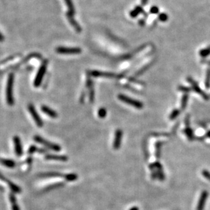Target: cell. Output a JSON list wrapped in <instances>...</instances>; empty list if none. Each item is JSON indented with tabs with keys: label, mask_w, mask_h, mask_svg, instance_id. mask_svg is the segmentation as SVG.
<instances>
[{
	"label": "cell",
	"mask_w": 210,
	"mask_h": 210,
	"mask_svg": "<svg viewBox=\"0 0 210 210\" xmlns=\"http://www.w3.org/2000/svg\"><path fill=\"white\" fill-rule=\"evenodd\" d=\"M65 179L68 182H73L78 179V175L75 173H69L66 174L64 176Z\"/></svg>",
	"instance_id": "4316f807"
},
{
	"label": "cell",
	"mask_w": 210,
	"mask_h": 210,
	"mask_svg": "<svg viewBox=\"0 0 210 210\" xmlns=\"http://www.w3.org/2000/svg\"><path fill=\"white\" fill-rule=\"evenodd\" d=\"M14 144V150H15L16 154L18 156H20L23 155V146L22 143L19 137L14 136L13 138Z\"/></svg>",
	"instance_id": "8fae6325"
},
{
	"label": "cell",
	"mask_w": 210,
	"mask_h": 210,
	"mask_svg": "<svg viewBox=\"0 0 210 210\" xmlns=\"http://www.w3.org/2000/svg\"><path fill=\"white\" fill-rule=\"evenodd\" d=\"M9 199L10 203H11L12 205V210H20L19 207H18V205L17 203V201H16V197L14 196L13 193H10L9 194Z\"/></svg>",
	"instance_id": "e0dca14e"
},
{
	"label": "cell",
	"mask_w": 210,
	"mask_h": 210,
	"mask_svg": "<svg viewBox=\"0 0 210 210\" xmlns=\"http://www.w3.org/2000/svg\"><path fill=\"white\" fill-rule=\"evenodd\" d=\"M146 23V21H145L144 19H140L139 20V25L141 26H144V25Z\"/></svg>",
	"instance_id": "f35d334b"
},
{
	"label": "cell",
	"mask_w": 210,
	"mask_h": 210,
	"mask_svg": "<svg viewBox=\"0 0 210 210\" xmlns=\"http://www.w3.org/2000/svg\"><path fill=\"white\" fill-rule=\"evenodd\" d=\"M13 84L14 74L10 73L8 75L7 87H6V101L9 106H13L14 101L13 98Z\"/></svg>",
	"instance_id": "6da1fadb"
},
{
	"label": "cell",
	"mask_w": 210,
	"mask_h": 210,
	"mask_svg": "<svg viewBox=\"0 0 210 210\" xmlns=\"http://www.w3.org/2000/svg\"><path fill=\"white\" fill-rule=\"evenodd\" d=\"M209 197V192L207 190H203L199 197L198 203H197V210H204L205 204Z\"/></svg>",
	"instance_id": "ba28073f"
},
{
	"label": "cell",
	"mask_w": 210,
	"mask_h": 210,
	"mask_svg": "<svg viewBox=\"0 0 210 210\" xmlns=\"http://www.w3.org/2000/svg\"><path fill=\"white\" fill-rule=\"evenodd\" d=\"M188 100V94L187 93H184L182 97L181 100V109L182 110H184L186 108L187 103Z\"/></svg>",
	"instance_id": "d4e9b609"
},
{
	"label": "cell",
	"mask_w": 210,
	"mask_h": 210,
	"mask_svg": "<svg viewBox=\"0 0 210 210\" xmlns=\"http://www.w3.org/2000/svg\"><path fill=\"white\" fill-rule=\"evenodd\" d=\"M148 0H141V3H142V6H146L148 4Z\"/></svg>",
	"instance_id": "ab89813d"
},
{
	"label": "cell",
	"mask_w": 210,
	"mask_h": 210,
	"mask_svg": "<svg viewBox=\"0 0 210 210\" xmlns=\"http://www.w3.org/2000/svg\"><path fill=\"white\" fill-rule=\"evenodd\" d=\"M47 61H44L42 64L40 68H39L38 72H37L36 76H35V80H34V86L35 87H38L40 84L42 83V79L44 76L46 71H47Z\"/></svg>",
	"instance_id": "5b68a950"
},
{
	"label": "cell",
	"mask_w": 210,
	"mask_h": 210,
	"mask_svg": "<svg viewBox=\"0 0 210 210\" xmlns=\"http://www.w3.org/2000/svg\"><path fill=\"white\" fill-rule=\"evenodd\" d=\"M41 110L43 112H44L46 114L49 116L50 117L53 118H55L58 117V114L56 111L52 110L51 108H50L49 107L46 106H42L41 107Z\"/></svg>",
	"instance_id": "5bb4252c"
},
{
	"label": "cell",
	"mask_w": 210,
	"mask_h": 210,
	"mask_svg": "<svg viewBox=\"0 0 210 210\" xmlns=\"http://www.w3.org/2000/svg\"><path fill=\"white\" fill-rule=\"evenodd\" d=\"M28 110L30 112V114L31 115V116L33 117V121H35V124L38 127H42L44 126V122L42 121V120L41 119L40 116L38 114V113L37 112L36 110H35L34 106L33 104H29L28 105Z\"/></svg>",
	"instance_id": "8992f818"
},
{
	"label": "cell",
	"mask_w": 210,
	"mask_h": 210,
	"mask_svg": "<svg viewBox=\"0 0 210 210\" xmlns=\"http://www.w3.org/2000/svg\"><path fill=\"white\" fill-rule=\"evenodd\" d=\"M66 16H67V18H68V20H69V22H70V23L73 27V28H74L75 30H76L78 33L81 32V31H82L81 27L80 26L79 24L76 22V20H75L74 18H73V16L71 15V14H69V13H67Z\"/></svg>",
	"instance_id": "4fadbf2b"
},
{
	"label": "cell",
	"mask_w": 210,
	"mask_h": 210,
	"mask_svg": "<svg viewBox=\"0 0 210 210\" xmlns=\"http://www.w3.org/2000/svg\"><path fill=\"white\" fill-rule=\"evenodd\" d=\"M129 210H140V209H139V207L137 206H134L133 207H131V209H129Z\"/></svg>",
	"instance_id": "7bdbcfd3"
},
{
	"label": "cell",
	"mask_w": 210,
	"mask_h": 210,
	"mask_svg": "<svg viewBox=\"0 0 210 210\" xmlns=\"http://www.w3.org/2000/svg\"><path fill=\"white\" fill-rule=\"evenodd\" d=\"M123 131L121 129H117L115 132L114 139L113 142V148L114 150H118L121 148V143H122V138H123Z\"/></svg>",
	"instance_id": "9c48e42d"
},
{
	"label": "cell",
	"mask_w": 210,
	"mask_h": 210,
	"mask_svg": "<svg viewBox=\"0 0 210 210\" xmlns=\"http://www.w3.org/2000/svg\"><path fill=\"white\" fill-rule=\"evenodd\" d=\"M87 86L90 90V101H91V102H93L94 95L93 85V82H92L90 79H88Z\"/></svg>",
	"instance_id": "44dd1931"
},
{
	"label": "cell",
	"mask_w": 210,
	"mask_h": 210,
	"mask_svg": "<svg viewBox=\"0 0 210 210\" xmlns=\"http://www.w3.org/2000/svg\"><path fill=\"white\" fill-rule=\"evenodd\" d=\"M37 148H37L35 146H31L30 148H29L28 153L29 154H33V153L37 152Z\"/></svg>",
	"instance_id": "e575fe53"
},
{
	"label": "cell",
	"mask_w": 210,
	"mask_h": 210,
	"mask_svg": "<svg viewBox=\"0 0 210 210\" xmlns=\"http://www.w3.org/2000/svg\"><path fill=\"white\" fill-rule=\"evenodd\" d=\"M56 52L62 54H75L80 53L82 52V49L78 47L70 48L59 47L56 48Z\"/></svg>",
	"instance_id": "52a82bcc"
},
{
	"label": "cell",
	"mask_w": 210,
	"mask_h": 210,
	"mask_svg": "<svg viewBox=\"0 0 210 210\" xmlns=\"http://www.w3.org/2000/svg\"><path fill=\"white\" fill-rule=\"evenodd\" d=\"M65 1H66V5L67 6H68V13L70 14L71 15H74L75 14V8H74V6H73V2L71 0H65Z\"/></svg>",
	"instance_id": "7402d4cb"
},
{
	"label": "cell",
	"mask_w": 210,
	"mask_h": 210,
	"mask_svg": "<svg viewBox=\"0 0 210 210\" xmlns=\"http://www.w3.org/2000/svg\"><path fill=\"white\" fill-rule=\"evenodd\" d=\"M153 164H154L155 170H156L157 178L161 182L164 181L165 179V175L164 174L163 165H161L159 161H156V162L153 163Z\"/></svg>",
	"instance_id": "30bf717a"
},
{
	"label": "cell",
	"mask_w": 210,
	"mask_h": 210,
	"mask_svg": "<svg viewBox=\"0 0 210 210\" xmlns=\"http://www.w3.org/2000/svg\"><path fill=\"white\" fill-rule=\"evenodd\" d=\"M65 175L58 172H47V173H40L39 177L40 178H56V177H64Z\"/></svg>",
	"instance_id": "2e32d148"
},
{
	"label": "cell",
	"mask_w": 210,
	"mask_h": 210,
	"mask_svg": "<svg viewBox=\"0 0 210 210\" xmlns=\"http://www.w3.org/2000/svg\"><path fill=\"white\" fill-rule=\"evenodd\" d=\"M4 35L1 34V32H0V42L4 41Z\"/></svg>",
	"instance_id": "ee69618b"
},
{
	"label": "cell",
	"mask_w": 210,
	"mask_h": 210,
	"mask_svg": "<svg viewBox=\"0 0 210 210\" xmlns=\"http://www.w3.org/2000/svg\"><path fill=\"white\" fill-rule=\"evenodd\" d=\"M185 125L186 127L190 126V116L189 115H187L185 118Z\"/></svg>",
	"instance_id": "74e56055"
},
{
	"label": "cell",
	"mask_w": 210,
	"mask_h": 210,
	"mask_svg": "<svg viewBox=\"0 0 210 210\" xmlns=\"http://www.w3.org/2000/svg\"><path fill=\"white\" fill-rule=\"evenodd\" d=\"M205 87L207 89L210 88V68H207L206 71V76H205Z\"/></svg>",
	"instance_id": "484cf974"
},
{
	"label": "cell",
	"mask_w": 210,
	"mask_h": 210,
	"mask_svg": "<svg viewBox=\"0 0 210 210\" xmlns=\"http://www.w3.org/2000/svg\"><path fill=\"white\" fill-rule=\"evenodd\" d=\"M64 186V183L63 182H59V183H56V184H51V185H49L46 187L44 188V192H47V191H49L51 190H53V189L57 188H60V187H62Z\"/></svg>",
	"instance_id": "603a6c76"
},
{
	"label": "cell",
	"mask_w": 210,
	"mask_h": 210,
	"mask_svg": "<svg viewBox=\"0 0 210 210\" xmlns=\"http://www.w3.org/2000/svg\"><path fill=\"white\" fill-rule=\"evenodd\" d=\"M178 89L181 92H183L184 93H187L188 94V93H190L191 91H192V88L190 87H184V86H179L178 87Z\"/></svg>",
	"instance_id": "f546056e"
},
{
	"label": "cell",
	"mask_w": 210,
	"mask_h": 210,
	"mask_svg": "<svg viewBox=\"0 0 210 210\" xmlns=\"http://www.w3.org/2000/svg\"><path fill=\"white\" fill-rule=\"evenodd\" d=\"M187 81H188V82L189 84H190V85L192 86V91H194L196 92L197 93H198L199 94H200V95L205 100L207 101V100L209 99V98H210L209 96L206 93H205V92L203 91L200 87H199L198 83H197V82L195 81L192 77L188 76V78H187Z\"/></svg>",
	"instance_id": "277c9868"
},
{
	"label": "cell",
	"mask_w": 210,
	"mask_h": 210,
	"mask_svg": "<svg viewBox=\"0 0 210 210\" xmlns=\"http://www.w3.org/2000/svg\"><path fill=\"white\" fill-rule=\"evenodd\" d=\"M159 12V9L157 6H152V8H150V13L153 14H156Z\"/></svg>",
	"instance_id": "d590c367"
},
{
	"label": "cell",
	"mask_w": 210,
	"mask_h": 210,
	"mask_svg": "<svg viewBox=\"0 0 210 210\" xmlns=\"http://www.w3.org/2000/svg\"><path fill=\"white\" fill-rule=\"evenodd\" d=\"M118 98L123 102L125 103V104L130 105V106H133L137 109H139V110L142 109L143 107H144V104H143L142 101H140L136 99H133L129 97L126 96L125 94H118Z\"/></svg>",
	"instance_id": "7a4b0ae2"
},
{
	"label": "cell",
	"mask_w": 210,
	"mask_h": 210,
	"mask_svg": "<svg viewBox=\"0 0 210 210\" xmlns=\"http://www.w3.org/2000/svg\"><path fill=\"white\" fill-rule=\"evenodd\" d=\"M163 143L161 141H158L155 143V156H156V159H159L161 157V146H162Z\"/></svg>",
	"instance_id": "ffe728a7"
},
{
	"label": "cell",
	"mask_w": 210,
	"mask_h": 210,
	"mask_svg": "<svg viewBox=\"0 0 210 210\" xmlns=\"http://www.w3.org/2000/svg\"><path fill=\"white\" fill-rule=\"evenodd\" d=\"M180 114V110L179 109H174L169 115V120L170 121H173V120H175L176 118L179 116Z\"/></svg>",
	"instance_id": "83f0119b"
},
{
	"label": "cell",
	"mask_w": 210,
	"mask_h": 210,
	"mask_svg": "<svg viewBox=\"0 0 210 210\" xmlns=\"http://www.w3.org/2000/svg\"><path fill=\"white\" fill-rule=\"evenodd\" d=\"M0 163L8 168H13L16 165L15 162L14 161L10 160V159H0Z\"/></svg>",
	"instance_id": "d6986e66"
},
{
	"label": "cell",
	"mask_w": 210,
	"mask_h": 210,
	"mask_svg": "<svg viewBox=\"0 0 210 210\" xmlns=\"http://www.w3.org/2000/svg\"><path fill=\"white\" fill-rule=\"evenodd\" d=\"M158 18L161 22H166L168 20L169 17H168V15L166 13H161L159 14Z\"/></svg>",
	"instance_id": "4dcf8cb0"
},
{
	"label": "cell",
	"mask_w": 210,
	"mask_h": 210,
	"mask_svg": "<svg viewBox=\"0 0 210 210\" xmlns=\"http://www.w3.org/2000/svg\"><path fill=\"white\" fill-rule=\"evenodd\" d=\"M47 160H54L60 161H68V157L64 155H56V154H48L45 156Z\"/></svg>",
	"instance_id": "9a60e30c"
},
{
	"label": "cell",
	"mask_w": 210,
	"mask_h": 210,
	"mask_svg": "<svg viewBox=\"0 0 210 210\" xmlns=\"http://www.w3.org/2000/svg\"><path fill=\"white\" fill-rule=\"evenodd\" d=\"M210 54V47H208L207 48H204V49L201 50L199 51V55H200L201 57H207V56H209Z\"/></svg>",
	"instance_id": "f1b7e54d"
},
{
	"label": "cell",
	"mask_w": 210,
	"mask_h": 210,
	"mask_svg": "<svg viewBox=\"0 0 210 210\" xmlns=\"http://www.w3.org/2000/svg\"><path fill=\"white\" fill-rule=\"evenodd\" d=\"M150 66H151V63H148V65H146V66H144L142 69H141L140 70H139V71H137V73H136V75H140V74H142L143 73L145 72V71H146L147 70H148V69L149 68H150Z\"/></svg>",
	"instance_id": "d6a6232c"
},
{
	"label": "cell",
	"mask_w": 210,
	"mask_h": 210,
	"mask_svg": "<svg viewBox=\"0 0 210 210\" xmlns=\"http://www.w3.org/2000/svg\"><path fill=\"white\" fill-rule=\"evenodd\" d=\"M205 137L210 138V130H209V131H207L206 134H205Z\"/></svg>",
	"instance_id": "b9f144b4"
},
{
	"label": "cell",
	"mask_w": 210,
	"mask_h": 210,
	"mask_svg": "<svg viewBox=\"0 0 210 210\" xmlns=\"http://www.w3.org/2000/svg\"><path fill=\"white\" fill-rule=\"evenodd\" d=\"M139 14L140 13L138 12L137 10H136L135 9L131 10V11L130 12V13H129L130 16H131V17H132V18H136L138 16V14Z\"/></svg>",
	"instance_id": "8d00e7d4"
},
{
	"label": "cell",
	"mask_w": 210,
	"mask_h": 210,
	"mask_svg": "<svg viewBox=\"0 0 210 210\" xmlns=\"http://www.w3.org/2000/svg\"><path fill=\"white\" fill-rule=\"evenodd\" d=\"M33 140H34L36 142L39 143V144L44 145V146L47 147V148L50 149V150L56 151V152H58V151L61 150V148L59 145L48 142V141H47V140L44 139V138H42L39 135H35L34 137H33Z\"/></svg>",
	"instance_id": "3957f363"
},
{
	"label": "cell",
	"mask_w": 210,
	"mask_h": 210,
	"mask_svg": "<svg viewBox=\"0 0 210 210\" xmlns=\"http://www.w3.org/2000/svg\"><path fill=\"white\" fill-rule=\"evenodd\" d=\"M8 185L9 186L10 188L11 189L12 192L14 193H20L21 192V189L20 188V187L18 186L17 185H16V184H14L13 182L10 181L8 183Z\"/></svg>",
	"instance_id": "cb8c5ba5"
},
{
	"label": "cell",
	"mask_w": 210,
	"mask_h": 210,
	"mask_svg": "<svg viewBox=\"0 0 210 210\" xmlns=\"http://www.w3.org/2000/svg\"><path fill=\"white\" fill-rule=\"evenodd\" d=\"M202 175L203 177L205 178V179H207V180H209V181L210 182V172L209 171H208L206 169L203 170Z\"/></svg>",
	"instance_id": "836d02e7"
},
{
	"label": "cell",
	"mask_w": 210,
	"mask_h": 210,
	"mask_svg": "<svg viewBox=\"0 0 210 210\" xmlns=\"http://www.w3.org/2000/svg\"><path fill=\"white\" fill-rule=\"evenodd\" d=\"M91 75L94 77H106V78H121V75H117L113 73L102 72L99 71H93L91 73Z\"/></svg>",
	"instance_id": "7c38bea8"
},
{
	"label": "cell",
	"mask_w": 210,
	"mask_h": 210,
	"mask_svg": "<svg viewBox=\"0 0 210 210\" xmlns=\"http://www.w3.org/2000/svg\"><path fill=\"white\" fill-rule=\"evenodd\" d=\"M98 115H99V116L100 118H104L106 117V115H107V110L104 108H100L99 110V111H98Z\"/></svg>",
	"instance_id": "1f68e13d"
},
{
	"label": "cell",
	"mask_w": 210,
	"mask_h": 210,
	"mask_svg": "<svg viewBox=\"0 0 210 210\" xmlns=\"http://www.w3.org/2000/svg\"><path fill=\"white\" fill-rule=\"evenodd\" d=\"M201 63L208 65V66H210V60H209V61L208 60H203L202 61H201Z\"/></svg>",
	"instance_id": "60d3db41"
},
{
	"label": "cell",
	"mask_w": 210,
	"mask_h": 210,
	"mask_svg": "<svg viewBox=\"0 0 210 210\" xmlns=\"http://www.w3.org/2000/svg\"><path fill=\"white\" fill-rule=\"evenodd\" d=\"M183 133L186 135L187 138H188L189 141L192 142L194 140V133H193L192 129L190 127V126H188V127H186L185 129L183 130Z\"/></svg>",
	"instance_id": "ac0fdd59"
}]
</instances>
